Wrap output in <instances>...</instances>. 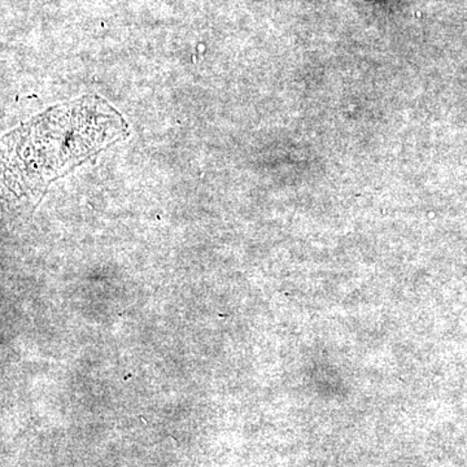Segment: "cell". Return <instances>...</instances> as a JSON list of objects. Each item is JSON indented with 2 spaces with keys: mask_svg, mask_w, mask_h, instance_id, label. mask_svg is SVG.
<instances>
[{
  "mask_svg": "<svg viewBox=\"0 0 467 467\" xmlns=\"http://www.w3.org/2000/svg\"><path fill=\"white\" fill-rule=\"evenodd\" d=\"M128 131L122 116L97 95L55 107L5 137L3 181L17 195H38Z\"/></svg>",
  "mask_w": 467,
  "mask_h": 467,
  "instance_id": "1",
  "label": "cell"
}]
</instances>
